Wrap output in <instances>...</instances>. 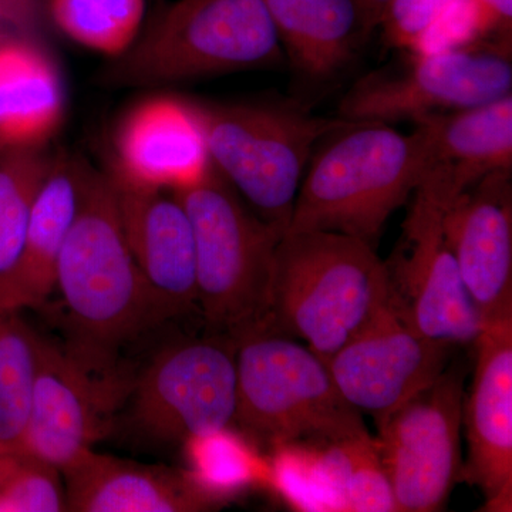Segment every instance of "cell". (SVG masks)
<instances>
[{"mask_svg":"<svg viewBox=\"0 0 512 512\" xmlns=\"http://www.w3.org/2000/svg\"><path fill=\"white\" fill-rule=\"evenodd\" d=\"M79 197L56 288L79 348L116 357L121 343L170 318L124 237L109 175L76 158Z\"/></svg>","mask_w":512,"mask_h":512,"instance_id":"obj_1","label":"cell"},{"mask_svg":"<svg viewBox=\"0 0 512 512\" xmlns=\"http://www.w3.org/2000/svg\"><path fill=\"white\" fill-rule=\"evenodd\" d=\"M311 158L286 232H336L376 248L384 225L427 170V147L384 123H350Z\"/></svg>","mask_w":512,"mask_h":512,"instance_id":"obj_2","label":"cell"},{"mask_svg":"<svg viewBox=\"0 0 512 512\" xmlns=\"http://www.w3.org/2000/svg\"><path fill=\"white\" fill-rule=\"evenodd\" d=\"M384 305L383 259L369 242L336 232H285L266 326L328 362Z\"/></svg>","mask_w":512,"mask_h":512,"instance_id":"obj_3","label":"cell"},{"mask_svg":"<svg viewBox=\"0 0 512 512\" xmlns=\"http://www.w3.org/2000/svg\"><path fill=\"white\" fill-rule=\"evenodd\" d=\"M281 42L264 0H177L100 70L107 87H161L268 66Z\"/></svg>","mask_w":512,"mask_h":512,"instance_id":"obj_4","label":"cell"},{"mask_svg":"<svg viewBox=\"0 0 512 512\" xmlns=\"http://www.w3.org/2000/svg\"><path fill=\"white\" fill-rule=\"evenodd\" d=\"M235 339L234 424L274 448L323 444L367 430L359 410L339 392L328 363L265 323Z\"/></svg>","mask_w":512,"mask_h":512,"instance_id":"obj_5","label":"cell"},{"mask_svg":"<svg viewBox=\"0 0 512 512\" xmlns=\"http://www.w3.org/2000/svg\"><path fill=\"white\" fill-rule=\"evenodd\" d=\"M173 194L190 217L197 302L208 326L235 336L264 323L285 231L248 210L214 165L200 183Z\"/></svg>","mask_w":512,"mask_h":512,"instance_id":"obj_6","label":"cell"},{"mask_svg":"<svg viewBox=\"0 0 512 512\" xmlns=\"http://www.w3.org/2000/svg\"><path fill=\"white\" fill-rule=\"evenodd\" d=\"M194 104L215 170L262 220L285 232L313 147L352 123L288 106Z\"/></svg>","mask_w":512,"mask_h":512,"instance_id":"obj_7","label":"cell"},{"mask_svg":"<svg viewBox=\"0 0 512 512\" xmlns=\"http://www.w3.org/2000/svg\"><path fill=\"white\" fill-rule=\"evenodd\" d=\"M131 384L133 377L120 370L116 357L39 336L23 454L63 471L110 433Z\"/></svg>","mask_w":512,"mask_h":512,"instance_id":"obj_8","label":"cell"},{"mask_svg":"<svg viewBox=\"0 0 512 512\" xmlns=\"http://www.w3.org/2000/svg\"><path fill=\"white\" fill-rule=\"evenodd\" d=\"M131 416L161 443L227 429L237 406L235 339L225 333L165 346L131 384Z\"/></svg>","mask_w":512,"mask_h":512,"instance_id":"obj_9","label":"cell"},{"mask_svg":"<svg viewBox=\"0 0 512 512\" xmlns=\"http://www.w3.org/2000/svg\"><path fill=\"white\" fill-rule=\"evenodd\" d=\"M402 235L384 259L386 306L427 338L467 345L483 329V320L461 281L443 232L447 200L419 185Z\"/></svg>","mask_w":512,"mask_h":512,"instance_id":"obj_10","label":"cell"},{"mask_svg":"<svg viewBox=\"0 0 512 512\" xmlns=\"http://www.w3.org/2000/svg\"><path fill=\"white\" fill-rule=\"evenodd\" d=\"M463 409V376L447 367L377 426V446L397 512L446 507L463 474Z\"/></svg>","mask_w":512,"mask_h":512,"instance_id":"obj_11","label":"cell"},{"mask_svg":"<svg viewBox=\"0 0 512 512\" xmlns=\"http://www.w3.org/2000/svg\"><path fill=\"white\" fill-rule=\"evenodd\" d=\"M471 46L416 55L414 62L400 72L363 77L340 100V119L352 123H414L510 94L512 64L507 52Z\"/></svg>","mask_w":512,"mask_h":512,"instance_id":"obj_12","label":"cell"},{"mask_svg":"<svg viewBox=\"0 0 512 512\" xmlns=\"http://www.w3.org/2000/svg\"><path fill=\"white\" fill-rule=\"evenodd\" d=\"M453 348L421 335L384 305L326 363L346 402L380 426L447 369Z\"/></svg>","mask_w":512,"mask_h":512,"instance_id":"obj_13","label":"cell"},{"mask_svg":"<svg viewBox=\"0 0 512 512\" xmlns=\"http://www.w3.org/2000/svg\"><path fill=\"white\" fill-rule=\"evenodd\" d=\"M443 232L484 323L512 316L511 171H494L444 208Z\"/></svg>","mask_w":512,"mask_h":512,"instance_id":"obj_14","label":"cell"},{"mask_svg":"<svg viewBox=\"0 0 512 512\" xmlns=\"http://www.w3.org/2000/svg\"><path fill=\"white\" fill-rule=\"evenodd\" d=\"M110 173L128 183L180 191L211 170L194 100L158 93L131 104L114 127Z\"/></svg>","mask_w":512,"mask_h":512,"instance_id":"obj_15","label":"cell"},{"mask_svg":"<svg viewBox=\"0 0 512 512\" xmlns=\"http://www.w3.org/2000/svg\"><path fill=\"white\" fill-rule=\"evenodd\" d=\"M473 386L463 409L468 458L461 481L483 493L485 510L512 505V316L484 323Z\"/></svg>","mask_w":512,"mask_h":512,"instance_id":"obj_16","label":"cell"},{"mask_svg":"<svg viewBox=\"0 0 512 512\" xmlns=\"http://www.w3.org/2000/svg\"><path fill=\"white\" fill-rule=\"evenodd\" d=\"M106 173L138 268L170 318L187 315L198 305L194 234L187 211L173 192L167 195Z\"/></svg>","mask_w":512,"mask_h":512,"instance_id":"obj_17","label":"cell"},{"mask_svg":"<svg viewBox=\"0 0 512 512\" xmlns=\"http://www.w3.org/2000/svg\"><path fill=\"white\" fill-rule=\"evenodd\" d=\"M67 511L202 512L221 501L192 483L185 471L143 466L86 451L62 471Z\"/></svg>","mask_w":512,"mask_h":512,"instance_id":"obj_18","label":"cell"},{"mask_svg":"<svg viewBox=\"0 0 512 512\" xmlns=\"http://www.w3.org/2000/svg\"><path fill=\"white\" fill-rule=\"evenodd\" d=\"M427 147L421 181L440 185L456 197L485 175L511 171L512 94L470 109L433 114L414 121Z\"/></svg>","mask_w":512,"mask_h":512,"instance_id":"obj_19","label":"cell"},{"mask_svg":"<svg viewBox=\"0 0 512 512\" xmlns=\"http://www.w3.org/2000/svg\"><path fill=\"white\" fill-rule=\"evenodd\" d=\"M66 116L55 57L36 35L0 33V150L45 147Z\"/></svg>","mask_w":512,"mask_h":512,"instance_id":"obj_20","label":"cell"},{"mask_svg":"<svg viewBox=\"0 0 512 512\" xmlns=\"http://www.w3.org/2000/svg\"><path fill=\"white\" fill-rule=\"evenodd\" d=\"M76 158L57 154L37 194L22 249L0 278V312L45 305L56 289L57 266L77 210Z\"/></svg>","mask_w":512,"mask_h":512,"instance_id":"obj_21","label":"cell"},{"mask_svg":"<svg viewBox=\"0 0 512 512\" xmlns=\"http://www.w3.org/2000/svg\"><path fill=\"white\" fill-rule=\"evenodd\" d=\"M279 42L313 79H326L352 59L363 39L355 0H264Z\"/></svg>","mask_w":512,"mask_h":512,"instance_id":"obj_22","label":"cell"},{"mask_svg":"<svg viewBox=\"0 0 512 512\" xmlns=\"http://www.w3.org/2000/svg\"><path fill=\"white\" fill-rule=\"evenodd\" d=\"M305 446L328 511L397 512L376 437L369 431Z\"/></svg>","mask_w":512,"mask_h":512,"instance_id":"obj_23","label":"cell"},{"mask_svg":"<svg viewBox=\"0 0 512 512\" xmlns=\"http://www.w3.org/2000/svg\"><path fill=\"white\" fill-rule=\"evenodd\" d=\"M39 335L20 312H0V454H22L32 410Z\"/></svg>","mask_w":512,"mask_h":512,"instance_id":"obj_24","label":"cell"},{"mask_svg":"<svg viewBox=\"0 0 512 512\" xmlns=\"http://www.w3.org/2000/svg\"><path fill=\"white\" fill-rule=\"evenodd\" d=\"M146 0H46L60 32L87 49L117 57L143 26Z\"/></svg>","mask_w":512,"mask_h":512,"instance_id":"obj_25","label":"cell"},{"mask_svg":"<svg viewBox=\"0 0 512 512\" xmlns=\"http://www.w3.org/2000/svg\"><path fill=\"white\" fill-rule=\"evenodd\" d=\"M55 156L45 147L0 150V278L18 259L37 194Z\"/></svg>","mask_w":512,"mask_h":512,"instance_id":"obj_26","label":"cell"},{"mask_svg":"<svg viewBox=\"0 0 512 512\" xmlns=\"http://www.w3.org/2000/svg\"><path fill=\"white\" fill-rule=\"evenodd\" d=\"M183 446L190 466L185 473L192 483L221 503L258 476L254 453L231 427L192 437Z\"/></svg>","mask_w":512,"mask_h":512,"instance_id":"obj_27","label":"cell"},{"mask_svg":"<svg viewBox=\"0 0 512 512\" xmlns=\"http://www.w3.org/2000/svg\"><path fill=\"white\" fill-rule=\"evenodd\" d=\"M59 468L28 454H19L0 485V512L67 511L66 488Z\"/></svg>","mask_w":512,"mask_h":512,"instance_id":"obj_28","label":"cell"},{"mask_svg":"<svg viewBox=\"0 0 512 512\" xmlns=\"http://www.w3.org/2000/svg\"><path fill=\"white\" fill-rule=\"evenodd\" d=\"M448 2L450 0H390L379 23L384 40L390 46L414 53L421 37Z\"/></svg>","mask_w":512,"mask_h":512,"instance_id":"obj_29","label":"cell"},{"mask_svg":"<svg viewBox=\"0 0 512 512\" xmlns=\"http://www.w3.org/2000/svg\"><path fill=\"white\" fill-rule=\"evenodd\" d=\"M478 36H483V33L473 0H450L421 37L414 55L474 45Z\"/></svg>","mask_w":512,"mask_h":512,"instance_id":"obj_30","label":"cell"},{"mask_svg":"<svg viewBox=\"0 0 512 512\" xmlns=\"http://www.w3.org/2000/svg\"><path fill=\"white\" fill-rule=\"evenodd\" d=\"M46 15V0H0V16L15 32L36 35Z\"/></svg>","mask_w":512,"mask_h":512,"instance_id":"obj_31","label":"cell"},{"mask_svg":"<svg viewBox=\"0 0 512 512\" xmlns=\"http://www.w3.org/2000/svg\"><path fill=\"white\" fill-rule=\"evenodd\" d=\"M477 10L481 33L503 30L510 32L512 22V0H473Z\"/></svg>","mask_w":512,"mask_h":512,"instance_id":"obj_32","label":"cell"},{"mask_svg":"<svg viewBox=\"0 0 512 512\" xmlns=\"http://www.w3.org/2000/svg\"><path fill=\"white\" fill-rule=\"evenodd\" d=\"M389 2L390 0H355L363 37H366L370 32L379 28L384 9L387 8Z\"/></svg>","mask_w":512,"mask_h":512,"instance_id":"obj_33","label":"cell"},{"mask_svg":"<svg viewBox=\"0 0 512 512\" xmlns=\"http://www.w3.org/2000/svg\"><path fill=\"white\" fill-rule=\"evenodd\" d=\"M18 457L19 454H0V485H2L5 478L8 477Z\"/></svg>","mask_w":512,"mask_h":512,"instance_id":"obj_34","label":"cell"},{"mask_svg":"<svg viewBox=\"0 0 512 512\" xmlns=\"http://www.w3.org/2000/svg\"><path fill=\"white\" fill-rule=\"evenodd\" d=\"M5 28H6L5 22H3L2 16H0V33H2L3 30H5Z\"/></svg>","mask_w":512,"mask_h":512,"instance_id":"obj_35","label":"cell"},{"mask_svg":"<svg viewBox=\"0 0 512 512\" xmlns=\"http://www.w3.org/2000/svg\"><path fill=\"white\" fill-rule=\"evenodd\" d=\"M154 3H157V5H161V3H164V0H153Z\"/></svg>","mask_w":512,"mask_h":512,"instance_id":"obj_36","label":"cell"}]
</instances>
